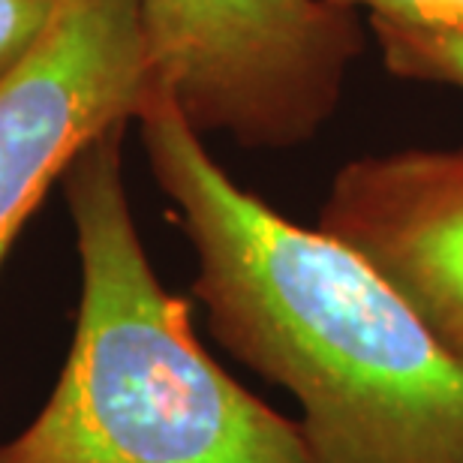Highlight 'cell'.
Listing matches in <instances>:
<instances>
[{
  "instance_id": "8992f818",
  "label": "cell",
  "mask_w": 463,
  "mask_h": 463,
  "mask_svg": "<svg viewBox=\"0 0 463 463\" xmlns=\"http://www.w3.org/2000/svg\"><path fill=\"white\" fill-rule=\"evenodd\" d=\"M385 63L397 76L463 90V27H403L370 22Z\"/></svg>"
},
{
  "instance_id": "3957f363",
  "label": "cell",
  "mask_w": 463,
  "mask_h": 463,
  "mask_svg": "<svg viewBox=\"0 0 463 463\" xmlns=\"http://www.w3.org/2000/svg\"><path fill=\"white\" fill-rule=\"evenodd\" d=\"M156 90L199 133L289 147L335 112L355 54L352 15L328 0H142Z\"/></svg>"
},
{
  "instance_id": "7a4b0ae2",
  "label": "cell",
  "mask_w": 463,
  "mask_h": 463,
  "mask_svg": "<svg viewBox=\"0 0 463 463\" xmlns=\"http://www.w3.org/2000/svg\"><path fill=\"white\" fill-rule=\"evenodd\" d=\"M120 136L63 175L81 301L58 385L0 463H317L298 421L241 388L165 292L129 214Z\"/></svg>"
},
{
  "instance_id": "277c9868",
  "label": "cell",
  "mask_w": 463,
  "mask_h": 463,
  "mask_svg": "<svg viewBox=\"0 0 463 463\" xmlns=\"http://www.w3.org/2000/svg\"><path fill=\"white\" fill-rule=\"evenodd\" d=\"M151 90L142 0H58L43 43L0 85V265L52 184Z\"/></svg>"
},
{
  "instance_id": "5b68a950",
  "label": "cell",
  "mask_w": 463,
  "mask_h": 463,
  "mask_svg": "<svg viewBox=\"0 0 463 463\" xmlns=\"http://www.w3.org/2000/svg\"><path fill=\"white\" fill-rule=\"evenodd\" d=\"M319 229L364 256L463 361V145L344 165Z\"/></svg>"
},
{
  "instance_id": "52a82bcc",
  "label": "cell",
  "mask_w": 463,
  "mask_h": 463,
  "mask_svg": "<svg viewBox=\"0 0 463 463\" xmlns=\"http://www.w3.org/2000/svg\"><path fill=\"white\" fill-rule=\"evenodd\" d=\"M54 9L58 0H0V85L43 43Z\"/></svg>"
},
{
  "instance_id": "ba28073f",
  "label": "cell",
  "mask_w": 463,
  "mask_h": 463,
  "mask_svg": "<svg viewBox=\"0 0 463 463\" xmlns=\"http://www.w3.org/2000/svg\"><path fill=\"white\" fill-rule=\"evenodd\" d=\"M340 9L364 6L370 22L403 27H463V0H328Z\"/></svg>"
},
{
  "instance_id": "6da1fadb",
  "label": "cell",
  "mask_w": 463,
  "mask_h": 463,
  "mask_svg": "<svg viewBox=\"0 0 463 463\" xmlns=\"http://www.w3.org/2000/svg\"><path fill=\"white\" fill-rule=\"evenodd\" d=\"M220 344L301 406L317 463H463V361L349 244L238 187L163 90L138 112Z\"/></svg>"
}]
</instances>
